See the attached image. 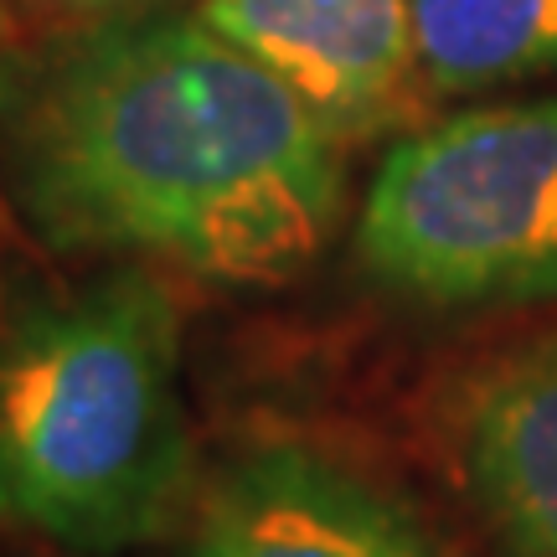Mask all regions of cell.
I'll use <instances>...</instances> for the list:
<instances>
[{
  "label": "cell",
  "instance_id": "obj_1",
  "mask_svg": "<svg viewBox=\"0 0 557 557\" xmlns=\"http://www.w3.org/2000/svg\"><path fill=\"white\" fill-rule=\"evenodd\" d=\"M346 139L197 5L0 41V191L58 259L289 284L346 218Z\"/></svg>",
  "mask_w": 557,
  "mask_h": 557
},
{
  "label": "cell",
  "instance_id": "obj_2",
  "mask_svg": "<svg viewBox=\"0 0 557 557\" xmlns=\"http://www.w3.org/2000/svg\"><path fill=\"white\" fill-rule=\"evenodd\" d=\"M181 341L150 263L0 278V532L73 557L176 537L201 496Z\"/></svg>",
  "mask_w": 557,
  "mask_h": 557
},
{
  "label": "cell",
  "instance_id": "obj_3",
  "mask_svg": "<svg viewBox=\"0 0 557 557\" xmlns=\"http://www.w3.org/2000/svg\"><path fill=\"white\" fill-rule=\"evenodd\" d=\"M357 269L434 315L557 299V94L475 103L382 150L351 227Z\"/></svg>",
  "mask_w": 557,
  "mask_h": 557
},
{
  "label": "cell",
  "instance_id": "obj_4",
  "mask_svg": "<svg viewBox=\"0 0 557 557\" xmlns=\"http://www.w3.org/2000/svg\"><path fill=\"white\" fill-rule=\"evenodd\" d=\"M176 537V557H459L393 485L305 438L238 449Z\"/></svg>",
  "mask_w": 557,
  "mask_h": 557
},
{
  "label": "cell",
  "instance_id": "obj_5",
  "mask_svg": "<svg viewBox=\"0 0 557 557\" xmlns=\"http://www.w3.org/2000/svg\"><path fill=\"white\" fill-rule=\"evenodd\" d=\"M346 145L393 135L423 99L413 0H191Z\"/></svg>",
  "mask_w": 557,
  "mask_h": 557
},
{
  "label": "cell",
  "instance_id": "obj_6",
  "mask_svg": "<svg viewBox=\"0 0 557 557\" xmlns=\"http://www.w3.org/2000/svg\"><path fill=\"white\" fill-rule=\"evenodd\" d=\"M455 465L506 553L557 557V331L465 387Z\"/></svg>",
  "mask_w": 557,
  "mask_h": 557
},
{
  "label": "cell",
  "instance_id": "obj_7",
  "mask_svg": "<svg viewBox=\"0 0 557 557\" xmlns=\"http://www.w3.org/2000/svg\"><path fill=\"white\" fill-rule=\"evenodd\" d=\"M429 99H485L557 78V0H413Z\"/></svg>",
  "mask_w": 557,
  "mask_h": 557
},
{
  "label": "cell",
  "instance_id": "obj_8",
  "mask_svg": "<svg viewBox=\"0 0 557 557\" xmlns=\"http://www.w3.org/2000/svg\"><path fill=\"white\" fill-rule=\"evenodd\" d=\"M37 21L99 16V11H135V5H191V0H21Z\"/></svg>",
  "mask_w": 557,
  "mask_h": 557
},
{
  "label": "cell",
  "instance_id": "obj_9",
  "mask_svg": "<svg viewBox=\"0 0 557 557\" xmlns=\"http://www.w3.org/2000/svg\"><path fill=\"white\" fill-rule=\"evenodd\" d=\"M0 41H5V0H0Z\"/></svg>",
  "mask_w": 557,
  "mask_h": 557
}]
</instances>
